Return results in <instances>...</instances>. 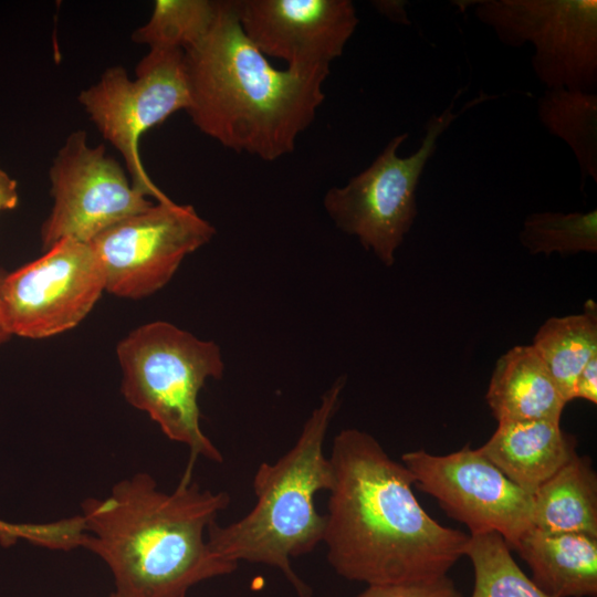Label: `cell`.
Here are the masks:
<instances>
[{
	"label": "cell",
	"mask_w": 597,
	"mask_h": 597,
	"mask_svg": "<svg viewBox=\"0 0 597 597\" xmlns=\"http://www.w3.org/2000/svg\"><path fill=\"white\" fill-rule=\"evenodd\" d=\"M323 544L337 575L367 585L431 580L464 556L465 533L420 505L408 469L369 433L348 428L333 440Z\"/></svg>",
	"instance_id": "1"
},
{
	"label": "cell",
	"mask_w": 597,
	"mask_h": 597,
	"mask_svg": "<svg viewBox=\"0 0 597 597\" xmlns=\"http://www.w3.org/2000/svg\"><path fill=\"white\" fill-rule=\"evenodd\" d=\"M229 504L228 492L202 489L191 478L166 492L150 474L137 473L82 503L80 546L108 566L116 597H187L195 585L238 567L207 540Z\"/></svg>",
	"instance_id": "2"
},
{
	"label": "cell",
	"mask_w": 597,
	"mask_h": 597,
	"mask_svg": "<svg viewBox=\"0 0 597 597\" xmlns=\"http://www.w3.org/2000/svg\"><path fill=\"white\" fill-rule=\"evenodd\" d=\"M195 126L238 153L272 161L293 151L324 101L329 70H276L243 33L234 0L184 50Z\"/></svg>",
	"instance_id": "3"
},
{
	"label": "cell",
	"mask_w": 597,
	"mask_h": 597,
	"mask_svg": "<svg viewBox=\"0 0 597 597\" xmlns=\"http://www.w3.org/2000/svg\"><path fill=\"white\" fill-rule=\"evenodd\" d=\"M344 387L345 378L336 379L293 447L275 462L259 465L252 482L253 509L228 525L213 522L207 532L208 544L218 557L237 565L249 562L274 567L300 597H310L311 589L292 568V559L323 542L325 514L317 512L315 496L328 492L334 481L324 441Z\"/></svg>",
	"instance_id": "4"
},
{
	"label": "cell",
	"mask_w": 597,
	"mask_h": 597,
	"mask_svg": "<svg viewBox=\"0 0 597 597\" xmlns=\"http://www.w3.org/2000/svg\"><path fill=\"white\" fill-rule=\"evenodd\" d=\"M125 400L146 412L163 433L190 450L185 475L198 457L222 462L220 450L200 426L198 397L209 379L224 373L221 349L213 341L165 321L143 324L117 345Z\"/></svg>",
	"instance_id": "5"
},
{
	"label": "cell",
	"mask_w": 597,
	"mask_h": 597,
	"mask_svg": "<svg viewBox=\"0 0 597 597\" xmlns=\"http://www.w3.org/2000/svg\"><path fill=\"white\" fill-rule=\"evenodd\" d=\"M457 92L449 106L432 115L425 125L419 148L400 157L398 148L408 138L395 136L364 170L343 187H333L324 196L326 213L343 232L356 237L386 266L404 242L417 217L416 190L423 169L433 156L439 137L462 114L494 95L481 94L454 112Z\"/></svg>",
	"instance_id": "6"
},
{
	"label": "cell",
	"mask_w": 597,
	"mask_h": 597,
	"mask_svg": "<svg viewBox=\"0 0 597 597\" xmlns=\"http://www.w3.org/2000/svg\"><path fill=\"white\" fill-rule=\"evenodd\" d=\"M132 80L121 65L104 71L83 90L78 102L103 137L122 155L133 187L160 201L167 196L148 176L139 154V139L148 129L190 105L180 49H150Z\"/></svg>",
	"instance_id": "7"
},
{
	"label": "cell",
	"mask_w": 597,
	"mask_h": 597,
	"mask_svg": "<svg viewBox=\"0 0 597 597\" xmlns=\"http://www.w3.org/2000/svg\"><path fill=\"white\" fill-rule=\"evenodd\" d=\"M475 17L504 45L531 43V64L548 88L596 93L597 0H481Z\"/></svg>",
	"instance_id": "8"
},
{
	"label": "cell",
	"mask_w": 597,
	"mask_h": 597,
	"mask_svg": "<svg viewBox=\"0 0 597 597\" xmlns=\"http://www.w3.org/2000/svg\"><path fill=\"white\" fill-rule=\"evenodd\" d=\"M105 291L88 242L64 239L39 259L7 273L0 286V327L11 336L46 338L81 323Z\"/></svg>",
	"instance_id": "9"
},
{
	"label": "cell",
	"mask_w": 597,
	"mask_h": 597,
	"mask_svg": "<svg viewBox=\"0 0 597 597\" xmlns=\"http://www.w3.org/2000/svg\"><path fill=\"white\" fill-rule=\"evenodd\" d=\"M213 226L190 205L170 198L101 232L91 242L105 275V291L147 297L164 287L184 259L207 244Z\"/></svg>",
	"instance_id": "10"
},
{
	"label": "cell",
	"mask_w": 597,
	"mask_h": 597,
	"mask_svg": "<svg viewBox=\"0 0 597 597\" xmlns=\"http://www.w3.org/2000/svg\"><path fill=\"white\" fill-rule=\"evenodd\" d=\"M49 176L53 206L41 227L44 250L64 239L91 242L111 226L154 205L133 187L103 145H88L82 129L66 137Z\"/></svg>",
	"instance_id": "11"
},
{
	"label": "cell",
	"mask_w": 597,
	"mask_h": 597,
	"mask_svg": "<svg viewBox=\"0 0 597 597\" xmlns=\"http://www.w3.org/2000/svg\"><path fill=\"white\" fill-rule=\"evenodd\" d=\"M413 485L432 496L470 535L496 533L511 549L531 528L532 495L469 444L444 454L415 450L401 455Z\"/></svg>",
	"instance_id": "12"
},
{
	"label": "cell",
	"mask_w": 597,
	"mask_h": 597,
	"mask_svg": "<svg viewBox=\"0 0 597 597\" xmlns=\"http://www.w3.org/2000/svg\"><path fill=\"white\" fill-rule=\"evenodd\" d=\"M240 27L265 56L329 70L359 22L350 0H234Z\"/></svg>",
	"instance_id": "13"
},
{
	"label": "cell",
	"mask_w": 597,
	"mask_h": 597,
	"mask_svg": "<svg viewBox=\"0 0 597 597\" xmlns=\"http://www.w3.org/2000/svg\"><path fill=\"white\" fill-rule=\"evenodd\" d=\"M479 451L531 495L577 454L576 439L552 420L499 422Z\"/></svg>",
	"instance_id": "14"
},
{
	"label": "cell",
	"mask_w": 597,
	"mask_h": 597,
	"mask_svg": "<svg viewBox=\"0 0 597 597\" xmlns=\"http://www.w3.org/2000/svg\"><path fill=\"white\" fill-rule=\"evenodd\" d=\"M485 400L498 422H559L567 404L531 345L515 346L498 359Z\"/></svg>",
	"instance_id": "15"
},
{
	"label": "cell",
	"mask_w": 597,
	"mask_h": 597,
	"mask_svg": "<svg viewBox=\"0 0 597 597\" xmlns=\"http://www.w3.org/2000/svg\"><path fill=\"white\" fill-rule=\"evenodd\" d=\"M514 551L549 597H597V537L531 527Z\"/></svg>",
	"instance_id": "16"
},
{
	"label": "cell",
	"mask_w": 597,
	"mask_h": 597,
	"mask_svg": "<svg viewBox=\"0 0 597 597\" xmlns=\"http://www.w3.org/2000/svg\"><path fill=\"white\" fill-rule=\"evenodd\" d=\"M531 527L597 537V474L575 454L532 494Z\"/></svg>",
	"instance_id": "17"
},
{
	"label": "cell",
	"mask_w": 597,
	"mask_h": 597,
	"mask_svg": "<svg viewBox=\"0 0 597 597\" xmlns=\"http://www.w3.org/2000/svg\"><path fill=\"white\" fill-rule=\"evenodd\" d=\"M567 402L587 362L597 355V306L593 300L576 315L548 318L531 345Z\"/></svg>",
	"instance_id": "18"
},
{
	"label": "cell",
	"mask_w": 597,
	"mask_h": 597,
	"mask_svg": "<svg viewBox=\"0 0 597 597\" xmlns=\"http://www.w3.org/2000/svg\"><path fill=\"white\" fill-rule=\"evenodd\" d=\"M537 116L572 149L582 182L588 177L597 181V93L547 88L537 101Z\"/></svg>",
	"instance_id": "19"
},
{
	"label": "cell",
	"mask_w": 597,
	"mask_h": 597,
	"mask_svg": "<svg viewBox=\"0 0 597 597\" xmlns=\"http://www.w3.org/2000/svg\"><path fill=\"white\" fill-rule=\"evenodd\" d=\"M511 551L496 533L469 535L464 556L474 570L471 597H549L524 574Z\"/></svg>",
	"instance_id": "20"
},
{
	"label": "cell",
	"mask_w": 597,
	"mask_h": 597,
	"mask_svg": "<svg viewBox=\"0 0 597 597\" xmlns=\"http://www.w3.org/2000/svg\"><path fill=\"white\" fill-rule=\"evenodd\" d=\"M219 1L157 0L148 22L136 29L134 42L149 49L186 50L196 44L211 27Z\"/></svg>",
	"instance_id": "21"
},
{
	"label": "cell",
	"mask_w": 597,
	"mask_h": 597,
	"mask_svg": "<svg viewBox=\"0 0 597 597\" xmlns=\"http://www.w3.org/2000/svg\"><path fill=\"white\" fill-rule=\"evenodd\" d=\"M521 244L531 254L561 255L597 252V210L588 212H535L520 232Z\"/></svg>",
	"instance_id": "22"
},
{
	"label": "cell",
	"mask_w": 597,
	"mask_h": 597,
	"mask_svg": "<svg viewBox=\"0 0 597 597\" xmlns=\"http://www.w3.org/2000/svg\"><path fill=\"white\" fill-rule=\"evenodd\" d=\"M357 597H463L448 575L423 582L368 585Z\"/></svg>",
	"instance_id": "23"
},
{
	"label": "cell",
	"mask_w": 597,
	"mask_h": 597,
	"mask_svg": "<svg viewBox=\"0 0 597 597\" xmlns=\"http://www.w3.org/2000/svg\"><path fill=\"white\" fill-rule=\"evenodd\" d=\"M573 398L585 399L594 405L597 404V355L587 362L577 376Z\"/></svg>",
	"instance_id": "24"
},
{
	"label": "cell",
	"mask_w": 597,
	"mask_h": 597,
	"mask_svg": "<svg viewBox=\"0 0 597 597\" xmlns=\"http://www.w3.org/2000/svg\"><path fill=\"white\" fill-rule=\"evenodd\" d=\"M375 9L390 21L398 24H410L406 7L407 2L402 0H378L373 1Z\"/></svg>",
	"instance_id": "25"
},
{
	"label": "cell",
	"mask_w": 597,
	"mask_h": 597,
	"mask_svg": "<svg viewBox=\"0 0 597 597\" xmlns=\"http://www.w3.org/2000/svg\"><path fill=\"white\" fill-rule=\"evenodd\" d=\"M18 201L17 181L0 168V211L14 209Z\"/></svg>",
	"instance_id": "26"
},
{
	"label": "cell",
	"mask_w": 597,
	"mask_h": 597,
	"mask_svg": "<svg viewBox=\"0 0 597 597\" xmlns=\"http://www.w3.org/2000/svg\"><path fill=\"white\" fill-rule=\"evenodd\" d=\"M12 532V525L0 522V541L2 544L9 541Z\"/></svg>",
	"instance_id": "27"
},
{
	"label": "cell",
	"mask_w": 597,
	"mask_h": 597,
	"mask_svg": "<svg viewBox=\"0 0 597 597\" xmlns=\"http://www.w3.org/2000/svg\"><path fill=\"white\" fill-rule=\"evenodd\" d=\"M7 275V272H4L3 270L0 269V286L2 284V281L4 279V276ZM10 338L9 335H7L2 328L0 327V345H2L4 342H7L8 339Z\"/></svg>",
	"instance_id": "28"
},
{
	"label": "cell",
	"mask_w": 597,
	"mask_h": 597,
	"mask_svg": "<svg viewBox=\"0 0 597 597\" xmlns=\"http://www.w3.org/2000/svg\"><path fill=\"white\" fill-rule=\"evenodd\" d=\"M109 597H116V595L113 593V594L109 595Z\"/></svg>",
	"instance_id": "29"
}]
</instances>
